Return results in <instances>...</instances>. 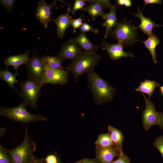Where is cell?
I'll use <instances>...</instances> for the list:
<instances>
[{"mask_svg":"<svg viewBox=\"0 0 163 163\" xmlns=\"http://www.w3.org/2000/svg\"><path fill=\"white\" fill-rule=\"evenodd\" d=\"M88 86L91 91L95 103L100 105L112 100L117 89L94 71L87 73Z\"/></svg>","mask_w":163,"mask_h":163,"instance_id":"6da1fadb","label":"cell"},{"mask_svg":"<svg viewBox=\"0 0 163 163\" xmlns=\"http://www.w3.org/2000/svg\"><path fill=\"white\" fill-rule=\"evenodd\" d=\"M101 56L96 52L83 50L81 53L66 67L72 74L77 82L79 78L85 73L94 71V68L98 65Z\"/></svg>","mask_w":163,"mask_h":163,"instance_id":"7a4b0ae2","label":"cell"},{"mask_svg":"<svg viewBox=\"0 0 163 163\" xmlns=\"http://www.w3.org/2000/svg\"><path fill=\"white\" fill-rule=\"evenodd\" d=\"M26 105L23 101L18 106L10 107H1L0 115L13 121L26 125L29 123L47 120L46 117L41 114L31 113L26 108Z\"/></svg>","mask_w":163,"mask_h":163,"instance_id":"3957f363","label":"cell"},{"mask_svg":"<svg viewBox=\"0 0 163 163\" xmlns=\"http://www.w3.org/2000/svg\"><path fill=\"white\" fill-rule=\"evenodd\" d=\"M36 147L35 142L29 136L26 126L22 142L13 149L6 150L14 163H27L35 156Z\"/></svg>","mask_w":163,"mask_h":163,"instance_id":"277c9868","label":"cell"},{"mask_svg":"<svg viewBox=\"0 0 163 163\" xmlns=\"http://www.w3.org/2000/svg\"><path fill=\"white\" fill-rule=\"evenodd\" d=\"M44 84L41 81L28 77L19 82L21 90V98L26 105L32 108L37 109V102L40 90Z\"/></svg>","mask_w":163,"mask_h":163,"instance_id":"5b68a950","label":"cell"},{"mask_svg":"<svg viewBox=\"0 0 163 163\" xmlns=\"http://www.w3.org/2000/svg\"><path fill=\"white\" fill-rule=\"evenodd\" d=\"M137 28L126 19L123 18L118 22L110 33L118 43L124 46H131L140 41L138 38Z\"/></svg>","mask_w":163,"mask_h":163,"instance_id":"8992f818","label":"cell"},{"mask_svg":"<svg viewBox=\"0 0 163 163\" xmlns=\"http://www.w3.org/2000/svg\"><path fill=\"white\" fill-rule=\"evenodd\" d=\"M145 101V106L142 114V122L144 129L147 131L153 126L158 125L159 117L154 104L142 93Z\"/></svg>","mask_w":163,"mask_h":163,"instance_id":"52a82bcc","label":"cell"},{"mask_svg":"<svg viewBox=\"0 0 163 163\" xmlns=\"http://www.w3.org/2000/svg\"><path fill=\"white\" fill-rule=\"evenodd\" d=\"M69 72L66 69L59 70L45 64V71L42 81L44 84L62 85L68 82Z\"/></svg>","mask_w":163,"mask_h":163,"instance_id":"ba28073f","label":"cell"},{"mask_svg":"<svg viewBox=\"0 0 163 163\" xmlns=\"http://www.w3.org/2000/svg\"><path fill=\"white\" fill-rule=\"evenodd\" d=\"M26 65L27 74L29 77L42 81L45 71L43 57L38 56L36 51L33 50L32 56Z\"/></svg>","mask_w":163,"mask_h":163,"instance_id":"9c48e42d","label":"cell"},{"mask_svg":"<svg viewBox=\"0 0 163 163\" xmlns=\"http://www.w3.org/2000/svg\"><path fill=\"white\" fill-rule=\"evenodd\" d=\"M56 5V0L54 1L51 5L48 4L43 0L37 2L36 17L44 28H47L50 21H53L51 17L52 14L51 9Z\"/></svg>","mask_w":163,"mask_h":163,"instance_id":"30bf717a","label":"cell"},{"mask_svg":"<svg viewBox=\"0 0 163 163\" xmlns=\"http://www.w3.org/2000/svg\"><path fill=\"white\" fill-rule=\"evenodd\" d=\"M124 46L120 43L110 44L102 40L100 47L104 49L108 53L110 57L113 60H116L122 58L134 57L132 53L124 50Z\"/></svg>","mask_w":163,"mask_h":163,"instance_id":"8fae6325","label":"cell"},{"mask_svg":"<svg viewBox=\"0 0 163 163\" xmlns=\"http://www.w3.org/2000/svg\"><path fill=\"white\" fill-rule=\"evenodd\" d=\"M86 1L89 3V5L85 7L83 11L88 12L93 20L99 16L102 17L105 14L103 11V9L110 8L113 5L110 0H86Z\"/></svg>","mask_w":163,"mask_h":163,"instance_id":"7c38bea8","label":"cell"},{"mask_svg":"<svg viewBox=\"0 0 163 163\" xmlns=\"http://www.w3.org/2000/svg\"><path fill=\"white\" fill-rule=\"evenodd\" d=\"M75 42L69 40L65 42L57 54L62 61H73L77 58L83 51Z\"/></svg>","mask_w":163,"mask_h":163,"instance_id":"4fadbf2b","label":"cell"},{"mask_svg":"<svg viewBox=\"0 0 163 163\" xmlns=\"http://www.w3.org/2000/svg\"><path fill=\"white\" fill-rule=\"evenodd\" d=\"M95 151V159L99 163H112L114 158L120 155L116 147L104 148L96 145Z\"/></svg>","mask_w":163,"mask_h":163,"instance_id":"5bb4252c","label":"cell"},{"mask_svg":"<svg viewBox=\"0 0 163 163\" xmlns=\"http://www.w3.org/2000/svg\"><path fill=\"white\" fill-rule=\"evenodd\" d=\"M61 1L67 5V12L65 14L60 15L56 19H53V21L56 25L57 34L58 37L60 38H62L65 35L66 29L71 25L72 19L69 14L71 9L70 5L63 1Z\"/></svg>","mask_w":163,"mask_h":163,"instance_id":"9a60e30c","label":"cell"},{"mask_svg":"<svg viewBox=\"0 0 163 163\" xmlns=\"http://www.w3.org/2000/svg\"><path fill=\"white\" fill-rule=\"evenodd\" d=\"M118 9L117 5L114 3L110 8L109 12L105 14L102 17L104 20V22L102 24V26L105 28V33L104 37L105 38H107L108 35L110 34L113 28L115 27L118 23L116 16V12Z\"/></svg>","mask_w":163,"mask_h":163,"instance_id":"2e32d148","label":"cell"},{"mask_svg":"<svg viewBox=\"0 0 163 163\" xmlns=\"http://www.w3.org/2000/svg\"><path fill=\"white\" fill-rule=\"evenodd\" d=\"M140 8H137V13L135 14L131 13L134 16L139 18L141 21V24L137 27L139 28L144 34L148 36L152 34L153 28L156 27L160 26L154 22L150 18H146L143 14L142 11H140Z\"/></svg>","mask_w":163,"mask_h":163,"instance_id":"e0dca14e","label":"cell"},{"mask_svg":"<svg viewBox=\"0 0 163 163\" xmlns=\"http://www.w3.org/2000/svg\"><path fill=\"white\" fill-rule=\"evenodd\" d=\"M29 51H27L24 54L14 56L9 55L4 60L5 64L7 66H11L16 71L22 65L26 64L30 58Z\"/></svg>","mask_w":163,"mask_h":163,"instance_id":"ac0fdd59","label":"cell"},{"mask_svg":"<svg viewBox=\"0 0 163 163\" xmlns=\"http://www.w3.org/2000/svg\"><path fill=\"white\" fill-rule=\"evenodd\" d=\"M69 40L75 42L85 51L96 52L99 48L98 46L93 44L85 33L82 31L77 36Z\"/></svg>","mask_w":163,"mask_h":163,"instance_id":"d6986e66","label":"cell"},{"mask_svg":"<svg viewBox=\"0 0 163 163\" xmlns=\"http://www.w3.org/2000/svg\"><path fill=\"white\" fill-rule=\"evenodd\" d=\"M148 39L143 41H140L142 43L149 52L153 62L155 64L158 63L157 55L155 50L156 46L160 43V41L158 37L152 34L148 36Z\"/></svg>","mask_w":163,"mask_h":163,"instance_id":"ffe728a7","label":"cell"},{"mask_svg":"<svg viewBox=\"0 0 163 163\" xmlns=\"http://www.w3.org/2000/svg\"><path fill=\"white\" fill-rule=\"evenodd\" d=\"M108 133L115 146L120 152V154L123 153L122 144L124 136L122 132L111 126H108Z\"/></svg>","mask_w":163,"mask_h":163,"instance_id":"44dd1931","label":"cell"},{"mask_svg":"<svg viewBox=\"0 0 163 163\" xmlns=\"http://www.w3.org/2000/svg\"><path fill=\"white\" fill-rule=\"evenodd\" d=\"M159 86V84L156 82L146 79L140 82L139 86L135 90L139 93L147 94L150 99L155 89Z\"/></svg>","mask_w":163,"mask_h":163,"instance_id":"7402d4cb","label":"cell"},{"mask_svg":"<svg viewBox=\"0 0 163 163\" xmlns=\"http://www.w3.org/2000/svg\"><path fill=\"white\" fill-rule=\"evenodd\" d=\"M20 75L17 71L16 73H13L8 69V66H7L5 70H0V78L5 82L11 88L16 91L21 97V94L14 86V84L17 83L18 80L16 79V77Z\"/></svg>","mask_w":163,"mask_h":163,"instance_id":"603a6c76","label":"cell"},{"mask_svg":"<svg viewBox=\"0 0 163 163\" xmlns=\"http://www.w3.org/2000/svg\"><path fill=\"white\" fill-rule=\"evenodd\" d=\"M44 64L51 68L59 70H64L66 67H64L62 65V60L58 56H50L43 55L42 56Z\"/></svg>","mask_w":163,"mask_h":163,"instance_id":"cb8c5ba5","label":"cell"},{"mask_svg":"<svg viewBox=\"0 0 163 163\" xmlns=\"http://www.w3.org/2000/svg\"><path fill=\"white\" fill-rule=\"evenodd\" d=\"M95 144L104 148H109L116 147L111 139L108 133L99 135Z\"/></svg>","mask_w":163,"mask_h":163,"instance_id":"d4e9b609","label":"cell"},{"mask_svg":"<svg viewBox=\"0 0 163 163\" xmlns=\"http://www.w3.org/2000/svg\"><path fill=\"white\" fill-rule=\"evenodd\" d=\"M0 163H14L6 149L0 145Z\"/></svg>","mask_w":163,"mask_h":163,"instance_id":"484cf974","label":"cell"},{"mask_svg":"<svg viewBox=\"0 0 163 163\" xmlns=\"http://www.w3.org/2000/svg\"><path fill=\"white\" fill-rule=\"evenodd\" d=\"M86 1L85 0H75L72 8L70 9V13L74 14L78 10L83 11L86 5Z\"/></svg>","mask_w":163,"mask_h":163,"instance_id":"4316f807","label":"cell"},{"mask_svg":"<svg viewBox=\"0 0 163 163\" xmlns=\"http://www.w3.org/2000/svg\"><path fill=\"white\" fill-rule=\"evenodd\" d=\"M153 145L161 153L163 160V136L161 135L157 137Z\"/></svg>","mask_w":163,"mask_h":163,"instance_id":"83f0119b","label":"cell"},{"mask_svg":"<svg viewBox=\"0 0 163 163\" xmlns=\"http://www.w3.org/2000/svg\"><path fill=\"white\" fill-rule=\"evenodd\" d=\"M84 15L82 14L81 16L77 19H72L71 23V25L73 28V32L74 33L76 32V30L77 29L79 28L82 25L83 23V18Z\"/></svg>","mask_w":163,"mask_h":163,"instance_id":"f1b7e54d","label":"cell"},{"mask_svg":"<svg viewBox=\"0 0 163 163\" xmlns=\"http://www.w3.org/2000/svg\"><path fill=\"white\" fill-rule=\"evenodd\" d=\"M15 2V1L14 0H0L2 5L8 12L11 11Z\"/></svg>","mask_w":163,"mask_h":163,"instance_id":"f546056e","label":"cell"},{"mask_svg":"<svg viewBox=\"0 0 163 163\" xmlns=\"http://www.w3.org/2000/svg\"><path fill=\"white\" fill-rule=\"evenodd\" d=\"M81 31L85 33L88 31H92L94 34L98 33L99 30L94 28L91 25L86 23H83L82 25L78 28Z\"/></svg>","mask_w":163,"mask_h":163,"instance_id":"4dcf8cb0","label":"cell"},{"mask_svg":"<svg viewBox=\"0 0 163 163\" xmlns=\"http://www.w3.org/2000/svg\"><path fill=\"white\" fill-rule=\"evenodd\" d=\"M56 154H50L45 158L44 161L45 163H58L59 159Z\"/></svg>","mask_w":163,"mask_h":163,"instance_id":"1f68e13d","label":"cell"},{"mask_svg":"<svg viewBox=\"0 0 163 163\" xmlns=\"http://www.w3.org/2000/svg\"><path fill=\"white\" fill-rule=\"evenodd\" d=\"M112 163H130V159L123 153L120 154L118 158Z\"/></svg>","mask_w":163,"mask_h":163,"instance_id":"d6a6232c","label":"cell"},{"mask_svg":"<svg viewBox=\"0 0 163 163\" xmlns=\"http://www.w3.org/2000/svg\"><path fill=\"white\" fill-rule=\"evenodd\" d=\"M116 2L117 5L126 7H131L132 4V1L131 0H117Z\"/></svg>","mask_w":163,"mask_h":163,"instance_id":"836d02e7","label":"cell"},{"mask_svg":"<svg viewBox=\"0 0 163 163\" xmlns=\"http://www.w3.org/2000/svg\"><path fill=\"white\" fill-rule=\"evenodd\" d=\"M74 163H99L95 159L84 158L75 162Z\"/></svg>","mask_w":163,"mask_h":163,"instance_id":"e575fe53","label":"cell"},{"mask_svg":"<svg viewBox=\"0 0 163 163\" xmlns=\"http://www.w3.org/2000/svg\"><path fill=\"white\" fill-rule=\"evenodd\" d=\"M143 1L144 5L143 9L145 6L148 4H156L161 5L162 2V1L161 0H144Z\"/></svg>","mask_w":163,"mask_h":163,"instance_id":"d590c367","label":"cell"},{"mask_svg":"<svg viewBox=\"0 0 163 163\" xmlns=\"http://www.w3.org/2000/svg\"><path fill=\"white\" fill-rule=\"evenodd\" d=\"M27 163H45L43 159L38 158L35 156L32 157Z\"/></svg>","mask_w":163,"mask_h":163,"instance_id":"8d00e7d4","label":"cell"},{"mask_svg":"<svg viewBox=\"0 0 163 163\" xmlns=\"http://www.w3.org/2000/svg\"><path fill=\"white\" fill-rule=\"evenodd\" d=\"M159 117V127L163 129V113L160 112H158Z\"/></svg>","mask_w":163,"mask_h":163,"instance_id":"74e56055","label":"cell"},{"mask_svg":"<svg viewBox=\"0 0 163 163\" xmlns=\"http://www.w3.org/2000/svg\"><path fill=\"white\" fill-rule=\"evenodd\" d=\"M160 91L162 95L163 96V86L160 87Z\"/></svg>","mask_w":163,"mask_h":163,"instance_id":"f35d334b","label":"cell"},{"mask_svg":"<svg viewBox=\"0 0 163 163\" xmlns=\"http://www.w3.org/2000/svg\"><path fill=\"white\" fill-rule=\"evenodd\" d=\"M58 163H62V162H61L60 161V159H59Z\"/></svg>","mask_w":163,"mask_h":163,"instance_id":"ab89813d","label":"cell"},{"mask_svg":"<svg viewBox=\"0 0 163 163\" xmlns=\"http://www.w3.org/2000/svg\"><path fill=\"white\" fill-rule=\"evenodd\" d=\"M161 26H163V25H161Z\"/></svg>","mask_w":163,"mask_h":163,"instance_id":"60d3db41","label":"cell"}]
</instances>
